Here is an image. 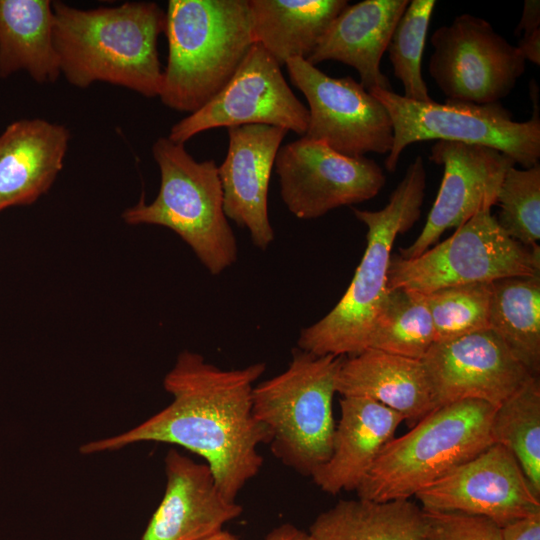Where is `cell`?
Wrapping results in <instances>:
<instances>
[{
    "label": "cell",
    "instance_id": "obj_1",
    "mask_svg": "<svg viewBox=\"0 0 540 540\" xmlns=\"http://www.w3.org/2000/svg\"><path fill=\"white\" fill-rule=\"evenodd\" d=\"M265 370L262 362L221 369L199 353L182 351L163 380L172 396L168 406L132 429L85 443L80 452L116 451L147 441L181 446L202 457L222 494L236 501L263 465L258 447L269 443L252 410L254 383Z\"/></svg>",
    "mask_w": 540,
    "mask_h": 540
},
{
    "label": "cell",
    "instance_id": "obj_2",
    "mask_svg": "<svg viewBox=\"0 0 540 540\" xmlns=\"http://www.w3.org/2000/svg\"><path fill=\"white\" fill-rule=\"evenodd\" d=\"M53 39L61 75L73 86L95 82L159 96L163 70L158 39L165 11L155 2L83 10L52 1Z\"/></svg>",
    "mask_w": 540,
    "mask_h": 540
},
{
    "label": "cell",
    "instance_id": "obj_3",
    "mask_svg": "<svg viewBox=\"0 0 540 540\" xmlns=\"http://www.w3.org/2000/svg\"><path fill=\"white\" fill-rule=\"evenodd\" d=\"M426 169L421 156L408 166L377 211L353 208L367 227L366 248L346 292L334 308L301 330L297 347L312 354L353 356L369 347L371 335L388 292V268L393 243L420 218L425 198Z\"/></svg>",
    "mask_w": 540,
    "mask_h": 540
},
{
    "label": "cell",
    "instance_id": "obj_4",
    "mask_svg": "<svg viewBox=\"0 0 540 540\" xmlns=\"http://www.w3.org/2000/svg\"><path fill=\"white\" fill-rule=\"evenodd\" d=\"M164 33L168 60L158 97L190 114L228 83L254 43L248 0H169Z\"/></svg>",
    "mask_w": 540,
    "mask_h": 540
},
{
    "label": "cell",
    "instance_id": "obj_5",
    "mask_svg": "<svg viewBox=\"0 0 540 540\" xmlns=\"http://www.w3.org/2000/svg\"><path fill=\"white\" fill-rule=\"evenodd\" d=\"M492 405L462 400L436 408L381 450L356 489L375 502L404 500L493 444Z\"/></svg>",
    "mask_w": 540,
    "mask_h": 540
},
{
    "label": "cell",
    "instance_id": "obj_6",
    "mask_svg": "<svg viewBox=\"0 0 540 540\" xmlns=\"http://www.w3.org/2000/svg\"><path fill=\"white\" fill-rule=\"evenodd\" d=\"M152 155L160 171L158 194L151 203L141 199L127 208L123 220L172 230L210 274H221L237 261L238 245L224 212L218 166L196 161L168 137L154 142Z\"/></svg>",
    "mask_w": 540,
    "mask_h": 540
},
{
    "label": "cell",
    "instance_id": "obj_7",
    "mask_svg": "<svg viewBox=\"0 0 540 540\" xmlns=\"http://www.w3.org/2000/svg\"><path fill=\"white\" fill-rule=\"evenodd\" d=\"M343 356L292 349L288 368L255 385L252 410L283 464L312 476L331 455L335 431L332 402Z\"/></svg>",
    "mask_w": 540,
    "mask_h": 540
},
{
    "label": "cell",
    "instance_id": "obj_8",
    "mask_svg": "<svg viewBox=\"0 0 540 540\" xmlns=\"http://www.w3.org/2000/svg\"><path fill=\"white\" fill-rule=\"evenodd\" d=\"M388 111L393 126V144L385 159L389 172L396 170L400 155L410 144L427 140H445L483 145L499 150L524 169L539 164L540 117L539 93L531 81L533 114L524 122L513 120L500 102L473 104L433 99L419 102L393 90L369 91Z\"/></svg>",
    "mask_w": 540,
    "mask_h": 540
},
{
    "label": "cell",
    "instance_id": "obj_9",
    "mask_svg": "<svg viewBox=\"0 0 540 540\" xmlns=\"http://www.w3.org/2000/svg\"><path fill=\"white\" fill-rule=\"evenodd\" d=\"M536 275H540L539 245L526 247L512 239L491 210H483L419 256H391L388 288L428 294L456 285Z\"/></svg>",
    "mask_w": 540,
    "mask_h": 540
},
{
    "label": "cell",
    "instance_id": "obj_10",
    "mask_svg": "<svg viewBox=\"0 0 540 540\" xmlns=\"http://www.w3.org/2000/svg\"><path fill=\"white\" fill-rule=\"evenodd\" d=\"M431 44L428 70L446 100L499 102L525 71L526 60L518 48L488 21L471 14L436 29Z\"/></svg>",
    "mask_w": 540,
    "mask_h": 540
},
{
    "label": "cell",
    "instance_id": "obj_11",
    "mask_svg": "<svg viewBox=\"0 0 540 540\" xmlns=\"http://www.w3.org/2000/svg\"><path fill=\"white\" fill-rule=\"evenodd\" d=\"M308 108L295 96L281 65L254 42L228 83L203 107L175 123L168 135L185 144L218 127L265 124L304 136Z\"/></svg>",
    "mask_w": 540,
    "mask_h": 540
},
{
    "label": "cell",
    "instance_id": "obj_12",
    "mask_svg": "<svg viewBox=\"0 0 540 540\" xmlns=\"http://www.w3.org/2000/svg\"><path fill=\"white\" fill-rule=\"evenodd\" d=\"M285 65L309 106L305 137L349 157L389 153L393 144L390 115L360 82L350 76L331 77L302 58Z\"/></svg>",
    "mask_w": 540,
    "mask_h": 540
},
{
    "label": "cell",
    "instance_id": "obj_13",
    "mask_svg": "<svg viewBox=\"0 0 540 540\" xmlns=\"http://www.w3.org/2000/svg\"><path fill=\"white\" fill-rule=\"evenodd\" d=\"M274 166L281 198L299 219L369 200L386 182L374 160L343 155L305 136L280 146Z\"/></svg>",
    "mask_w": 540,
    "mask_h": 540
},
{
    "label": "cell",
    "instance_id": "obj_14",
    "mask_svg": "<svg viewBox=\"0 0 540 540\" xmlns=\"http://www.w3.org/2000/svg\"><path fill=\"white\" fill-rule=\"evenodd\" d=\"M414 496L424 510L482 516L501 528L540 513V495L515 456L495 443Z\"/></svg>",
    "mask_w": 540,
    "mask_h": 540
},
{
    "label": "cell",
    "instance_id": "obj_15",
    "mask_svg": "<svg viewBox=\"0 0 540 540\" xmlns=\"http://www.w3.org/2000/svg\"><path fill=\"white\" fill-rule=\"evenodd\" d=\"M429 160L444 167L443 179L421 233L409 247L399 250L404 259L425 252L447 229L491 210L507 170L515 165L494 148L445 140L433 144Z\"/></svg>",
    "mask_w": 540,
    "mask_h": 540
},
{
    "label": "cell",
    "instance_id": "obj_16",
    "mask_svg": "<svg viewBox=\"0 0 540 540\" xmlns=\"http://www.w3.org/2000/svg\"><path fill=\"white\" fill-rule=\"evenodd\" d=\"M422 362L436 408L468 399L496 408L534 376L490 329L435 342Z\"/></svg>",
    "mask_w": 540,
    "mask_h": 540
},
{
    "label": "cell",
    "instance_id": "obj_17",
    "mask_svg": "<svg viewBox=\"0 0 540 540\" xmlns=\"http://www.w3.org/2000/svg\"><path fill=\"white\" fill-rule=\"evenodd\" d=\"M227 131V154L218 166L224 212L249 231L255 247L266 250L274 240L268 215L271 172L288 131L265 124L235 126Z\"/></svg>",
    "mask_w": 540,
    "mask_h": 540
},
{
    "label": "cell",
    "instance_id": "obj_18",
    "mask_svg": "<svg viewBox=\"0 0 540 540\" xmlns=\"http://www.w3.org/2000/svg\"><path fill=\"white\" fill-rule=\"evenodd\" d=\"M164 463L165 492L141 540H201L242 514V507L222 494L206 463L175 448Z\"/></svg>",
    "mask_w": 540,
    "mask_h": 540
},
{
    "label": "cell",
    "instance_id": "obj_19",
    "mask_svg": "<svg viewBox=\"0 0 540 540\" xmlns=\"http://www.w3.org/2000/svg\"><path fill=\"white\" fill-rule=\"evenodd\" d=\"M70 132L41 118L9 124L0 134V211L30 205L53 185L63 167Z\"/></svg>",
    "mask_w": 540,
    "mask_h": 540
},
{
    "label": "cell",
    "instance_id": "obj_20",
    "mask_svg": "<svg viewBox=\"0 0 540 540\" xmlns=\"http://www.w3.org/2000/svg\"><path fill=\"white\" fill-rule=\"evenodd\" d=\"M409 0H364L347 5L332 21L318 45L306 59L312 65L338 61L353 67L362 86L392 91L380 70L394 28Z\"/></svg>",
    "mask_w": 540,
    "mask_h": 540
},
{
    "label": "cell",
    "instance_id": "obj_21",
    "mask_svg": "<svg viewBox=\"0 0 540 540\" xmlns=\"http://www.w3.org/2000/svg\"><path fill=\"white\" fill-rule=\"evenodd\" d=\"M336 393L376 401L399 413L410 427L436 409L422 360L373 348L343 358Z\"/></svg>",
    "mask_w": 540,
    "mask_h": 540
},
{
    "label": "cell",
    "instance_id": "obj_22",
    "mask_svg": "<svg viewBox=\"0 0 540 540\" xmlns=\"http://www.w3.org/2000/svg\"><path fill=\"white\" fill-rule=\"evenodd\" d=\"M328 460L311 476L325 493L358 488L383 447L394 438L403 417L367 398L342 397Z\"/></svg>",
    "mask_w": 540,
    "mask_h": 540
},
{
    "label": "cell",
    "instance_id": "obj_23",
    "mask_svg": "<svg viewBox=\"0 0 540 540\" xmlns=\"http://www.w3.org/2000/svg\"><path fill=\"white\" fill-rule=\"evenodd\" d=\"M346 0H248L253 40L280 64L307 59Z\"/></svg>",
    "mask_w": 540,
    "mask_h": 540
},
{
    "label": "cell",
    "instance_id": "obj_24",
    "mask_svg": "<svg viewBox=\"0 0 540 540\" xmlns=\"http://www.w3.org/2000/svg\"><path fill=\"white\" fill-rule=\"evenodd\" d=\"M50 0H0V77L27 72L41 84L61 76Z\"/></svg>",
    "mask_w": 540,
    "mask_h": 540
},
{
    "label": "cell",
    "instance_id": "obj_25",
    "mask_svg": "<svg viewBox=\"0 0 540 540\" xmlns=\"http://www.w3.org/2000/svg\"><path fill=\"white\" fill-rule=\"evenodd\" d=\"M314 540H425L424 510L409 499L340 500L309 528Z\"/></svg>",
    "mask_w": 540,
    "mask_h": 540
},
{
    "label": "cell",
    "instance_id": "obj_26",
    "mask_svg": "<svg viewBox=\"0 0 540 540\" xmlns=\"http://www.w3.org/2000/svg\"><path fill=\"white\" fill-rule=\"evenodd\" d=\"M489 329L534 375L540 373V275L494 281Z\"/></svg>",
    "mask_w": 540,
    "mask_h": 540
},
{
    "label": "cell",
    "instance_id": "obj_27",
    "mask_svg": "<svg viewBox=\"0 0 540 540\" xmlns=\"http://www.w3.org/2000/svg\"><path fill=\"white\" fill-rule=\"evenodd\" d=\"M495 444L516 458L534 491L540 495V381L531 376L495 408L491 421Z\"/></svg>",
    "mask_w": 540,
    "mask_h": 540
},
{
    "label": "cell",
    "instance_id": "obj_28",
    "mask_svg": "<svg viewBox=\"0 0 540 540\" xmlns=\"http://www.w3.org/2000/svg\"><path fill=\"white\" fill-rule=\"evenodd\" d=\"M434 342L433 321L424 294L388 288L368 348L422 360Z\"/></svg>",
    "mask_w": 540,
    "mask_h": 540
},
{
    "label": "cell",
    "instance_id": "obj_29",
    "mask_svg": "<svg viewBox=\"0 0 540 540\" xmlns=\"http://www.w3.org/2000/svg\"><path fill=\"white\" fill-rule=\"evenodd\" d=\"M492 284L469 283L424 294L433 321L435 342L489 329Z\"/></svg>",
    "mask_w": 540,
    "mask_h": 540
},
{
    "label": "cell",
    "instance_id": "obj_30",
    "mask_svg": "<svg viewBox=\"0 0 540 540\" xmlns=\"http://www.w3.org/2000/svg\"><path fill=\"white\" fill-rule=\"evenodd\" d=\"M434 0H412L398 20L387 45L394 76L401 81L404 97L426 102L432 100L421 71Z\"/></svg>",
    "mask_w": 540,
    "mask_h": 540
},
{
    "label": "cell",
    "instance_id": "obj_31",
    "mask_svg": "<svg viewBox=\"0 0 540 540\" xmlns=\"http://www.w3.org/2000/svg\"><path fill=\"white\" fill-rule=\"evenodd\" d=\"M496 218L504 232L526 247L540 239V164L527 169L511 166L501 183Z\"/></svg>",
    "mask_w": 540,
    "mask_h": 540
},
{
    "label": "cell",
    "instance_id": "obj_32",
    "mask_svg": "<svg viewBox=\"0 0 540 540\" xmlns=\"http://www.w3.org/2000/svg\"><path fill=\"white\" fill-rule=\"evenodd\" d=\"M424 512L425 540H503L501 527L488 518L459 512Z\"/></svg>",
    "mask_w": 540,
    "mask_h": 540
},
{
    "label": "cell",
    "instance_id": "obj_33",
    "mask_svg": "<svg viewBox=\"0 0 540 540\" xmlns=\"http://www.w3.org/2000/svg\"><path fill=\"white\" fill-rule=\"evenodd\" d=\"M503 540H540V513L501 528Z\"/></svg>",
    "mask_w": 540,
    "mask_h": 540
},
{
    "label": "cell",
    "instance_id": "obj_34",
    "mask_svg": "<svg viewBox=\"0 0 540 540\" xmlns=\"http://www.w3.org/2000/svg\"><path fill=\"white\" fill-rule=\"evenodd\" d=\"M540 29V2L538 0H526L516 34L523 32L527 36Z\"/></svg>",
    "mask_w": 540,
    "mask_h": 540
},
{
    "label": "cell",
    "instance_id": "obj_35",
    "mask_svg": "<svg viewBox=\"0 0 540 540\" xmlns=\"http://www.w3.org/2000/svg\"><path fill=\"white\" fill-rule=\"evenodd\" d=\"M525 60L540 64V29L533 33L522 36L516 45Z\"/></svg>",
    "mask_w": 540,
    "mask_h": 540
},
{
    "label": "cell",
    "instance_id": "obj_36",
    "mask_svg": "<svg viewBox=\"0 0 540 540\" xmlns=\"http://www.w3.org/2000/svg\"><path fill=\"white\" fill-rule=\"evenodd\" d=\"M264 540H314L309 532H305L292 524H283L274 528Z\"/></svg>",
    "mask_w": 540,
    "mask_h": 540
},
{
    "label": "cell",
    "instance_id": "obj_37",
    "mask_svg": "<svg viewBox=\"0 0 540 540\" xmlns=\"http://www.w3.org/2000/svg\"><path fill=\"white\" fill-rule=\"evenodd\" d=\"M201 540H240V539H238L235 535H233L232 533L228 531L221 530Z\"/></svg>",
    "mask_w": 540,
    "mask_h": 540
}]
</instances>
